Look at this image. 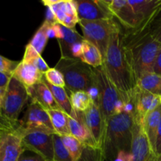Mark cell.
Wrapping results in <instances>:
<instances>
[{
	"mask_svg": "<svg viewBox=\"0 0 161 161\" xmlns=\"http://www.w3.org/2000/svg\"><path fill=\"white\" fill-rule=\"evenodd\" d=\"M75 4L80 20H97L114 18L103 0H77Z\"/></svg>",
	"mask_w": 161,
	"mask_h": 161,
	"instance_id": "16",
	"label": "cell"
},
{
	"mask_svg": "<svg viewBox=\"0 0 161 161\" xmlns=\"http://www.w3.org/2000/svg\"><path fill=\"white\" fill-rule=\"evenodd\" d=\"M160 103H161V96H160Z\"/></svg>",
	"mask_w": 161,
	"mask_h": 161,
	"instance_id": "42",
	"label": "cell"
},
{
	"mask_svg": "<svg viewBox=\"0 0 161 161\" xmlns=\"http://www.w3.org/2000/svg\"><path fill=\"white\" fill-rule=\"evenodd\" d=\"M153 72L157 74V75H161V48L157 54V58H156L155 64L153 67Z\"/></svg>",
	"mask_w": 161,
	"mask_h": 161,
	"instance_id": "40",
	"label": "cell"
},
{
	"mask_svg": "<svg viewBox=\"0 0 161 161\" xmlns=\"http://www.w3.org/2000/svg\"><path fill=\"white\" fill-rule=\"evenodd\" d=\"M49 24L50 22L46 20H44L39 29L36 31L31 41L28 42V44L32 47V48L40 55L43 52L49 39L47 36V28H48Z\"/></svg>",
	"mask_w": 161,
	"mask_h": 161,
	"instance_id": "28",
	"label": "cell"
},
{
	"mask_svg": "<svg viewBox=\"0 0 161 161\" xmlns=\"http://www.w3.org/2000/svg\"><path fill=\"white\" fill-rule=\"evenodd\" d=\"M52 161H55V160H52Z\"/></svg>",
	"mask_w": 161,
	"mask_h": 161,
	"instance_id": "43",
	"label": "cell"
},
{
	"mask_svg": "<svg viewBox=\"0 0 161 161\" xmlns=\"http://www.w3.org/2000/svg\"><path fill=\"white\" fill-rule=\"evenodd\" d=\"M76 113L77 117L80 118L87 127L96 144L102 149L106 129L99 107L94 103L86 111Z\"/></svg>",
	"mask_w": 161,
	"mask_h": 161,
	"instance_id": "15",
	"label": "cell"
},
{
	"mask_svg": "<svg viewBox=\"0 0 161 161\" xmlns=\"http://www.w3.org/2000/svg\"><path fill=\"white\" fill-rule=\"evenodd\" d=\"M161 119V105L146 116L143 121V127L147 136L150 147L156 155V142L157 131ZM157 157V156H156Z\"/></svg>",
	"mask_w": 161,
	"mask_h": 161,
	"instance_id": "20",
	"label": "cell"
},
{
	"mask_svg": "<svg viewBox=\"0 0 161 161\" xmlns=\"http://www.w3.org/2000/svg\"><path fill=\"white\" fill-rule=\"evenodd\" d=\"M44 78L53 86L65 88L66 85L64 75L56 68H50V69L44 73Z\"/></svg>",
	"mask_w": 161,
	"mask_h": 161,
	"instance_id": "32",
	"label": "cell"
},
{
	"mask_svg": "<svg viewBox=\"0 0 161 161\" xmlns=\"http://www.w3.org/2000/svg\"><path fill=\"white\" fill-rule=\"evenodd\" d=\"M134 124L133 113H122L108 119L102 146L106 160L113 161L120 151L130 153Z\"/></svg>",
	"mask_w": 161,
	"mask_h": 161,
	"instance_id": "3",
	"label": "cell"
},
{
	"mask_svg": "<svg viewBox=\"0 0 161 161\" xmlns=\"http://www.w3.org/2000/svg\"><path fill=\"white\" fill-rule=\"evenodd\" d=\"M138 20L136 29L150 28L161 13V0H128Z\"/></svg>",
	"mask_w": 161,
	"mask_h": 161,
	"instance_id": "12",
	"label": "cell"
},
{
	"mask_svg": "<svg viewBox=\"0 0 161 161\" xmlns=\"http://www.w3.org/2000/svg\"><path fill=\"white\" fill-rule=\"evenodd\" d=\"M27 90L31 101L37 102L46 110L61 109L55 102L51 91H50L43 80L40 83Z\"/></svg>",
	"mask_w": 161,
	"mask_h": 161,
	"instance_id": "19",
	"label": "cell"
},
{
	"mask_svg": "<svg viewBox=\"0 0 161 161\" xmlns=\"http://www.w3.org/2000/svg\"><path fill=\"white\" fill-rule=\"evenodd\" d=\"M53 142L55 161H73L67 149L63 144L60 135L53 134Z\"/></svg>",
	"mask_w": 161,
	"mask_h": 161,
	"instance_id": "30",
	"label": "cell"
},
{
	"mask_svg": "<svg viewBox=\"0 0 161 161\" xmlns=\"http://www.w3.org/2000/svg\"><path fill=\"white\" fill-rule=\"evenodd\" d=\"M83 36H81L75 29L65 28L63 26V36L59 39L60 49L62 58H72L71 55V48L76 42H82L83 40Z\"/></svg>",
	"mask_w": 161,
	"mask_h": 161,
	"instance_id": "24",
	"label": "cell"
},
{
	"mask_svg": "<svg viewBox=\"0 0 161 161\" xmlns=\"http://www.w3.org/2000/svg\"><path fill=\"white\" fill-rule=\"evenodd\" d=\"M30 63H31L32 64H34L35 67H36L38 70L40 71V72L43 74L45 73L46 72H47L49 69H50L49 66L47 65V64L46 63V61H44L43 58L41 57V55H39V56H38L37 58H35V59Z\"/></svg>",
	"mask_w": 161,
	"mask_h": 161,
	"instance_id": "35",
	"label": "cell"
},
{
	"mask_svg": "<svg viewBox=\"0 0 161 161\" xmlns=\"http://www.w3.org/2000/svg\"><path fill=\"white\" fill-rule=\"evenodd\" d=\"M28 99L29 94L27 88L12 76L5 90L2 114L10 120L18 121L19 116Z\"/></svg>",
	"mask_w": 161,
	"mask_h": 161,
	"instance_id": "8",
	"label": "cell"
},
{
	"mask_svg": "<svg viewBox=\"0 0 161 161\" xmlns=\"http://www.w3.org/2000/svg\"><path fill=\"white\" fill-rule=\"evenodd\" d=\"M18 161H46L40 156L37 155L36 153H33V155H25V152L20 156Z\"/></svg>",
	"mask_w": 161,
	"mask_h": 161,
	"instance_id": "37",
	"label": "cell"
},
{
	"mask_svg": "<svg viewBox=\"0 0 161 161\" xmlns=\"http://www.w3.org/2000/svg\"><path fill=\"white\" fill-rule=\"evenodd\" d=\"M156 156L159 161H161V119L157 131V142H156Z\"/></svg>",
	"mask_w": 161,
	"mask_h": 161,
	"instance_id": "36",
	"label": "cell"
},
{
	"mask_svg": "<svg viewBox=\"0 0 161 161\" xmlns=\"http://www.w3.org/2000/svg\"><path fill=\"white\" fill-rule=\"evenodd\" d=\"M130 155V161H159L151 149L143 124L135 120L133 128Z\"/></svg>",
	"mask_w": 161,
	"mask_h": 161,
	"instance_id": "14",
	"label": "cell"
},
{
	"mask_svg": "<svg viewBox=\"0 0 161 161\" xmlns=\"http://www.w3.org/2000/svg\"><path fill=\"white\" fill-rule=\"evenodd\" d=\"M12 76L17 79L27 89L40 83L44 78V74L38 70L34 64L20 61L14 70Z\"/></svg>",
	"mask_w": 161,
	"mask_h": 161,
	"instance_id": "18",
	"label": "cell"
},
{
	"mask_svg": "<svg viewBox=\"0 0 161 161\" xmlns=\"http://www.w3.org/2000/svg\"><path fill=\"white\" fill-rule=\"evenodd\" d=\"M42 3L50 8L58 24L74 29L80 22L75 1L73 0H42Z\"/></svg>",
	"mask_w": 161,
	"mask_h": 161,
	"instance_id": "11",
	"label": "cell"
},
{
	"mask_svg": "<svg viewBox=\"0 0 161 161\" xmlns=\"http://www.w3.org/2000/svg\"><path fill=\"white\" fill-rule=\"evenodd\" d=\"M44 82L48 86L50 91H51L52 94L53 96L55 102L58 104L59 108L61 110L64 112L67 115H69L70 117L73 118V119H77V113L74 111L73 108L72 106V104L70 102V97L68 95L67 91H65V88L58 87V86H53V85L50 84L45 78L43 79Z\"/></svg>",
	"mask_w": 161,
	"mask_h": 161,
	"instance_id": "22",
	"label": "cell"
},
{
	"mask_svg": "<svg viewBox=\"0 0 161 161\" xmlns=\"http://www.w3.org/2000/svg\"><path fill=\"white\" fill-rule=\"evenodd\" d=\"M80 28L85 40L94 44L105 56L110 38L113 34L121 31V28L115 18L108 20H80Z\"/></svg>",
	"mask_w": 161,
	"mask_h": 161,
	"instance_id": "7",
	"label": "cell"
},
{
	"mask_svg": "<svg viewBox=\"0 0 161 161\" xmlns=\"http://www.w3.org/2000/svg\"><path fill=\"white\" fill-rule=\"evenodd\" d=\"M25 128L20 121H13L0 114V161H18L25 152Z\"/></svg>",
	"mask_w": 161,
	"mask_h": 161,
	"instance_id": "6",
	"label": "cell"
},
{
	"mask_svg": "<svg viewBox=\"0 0 161 161\" xmlns=\"http://www.w3.org/2000/svg\"><path fill=\"white\" fill-rule=\"evenodd\" d=\"M61 141L67 149L73 161H78L81 157L85 146L71 135L61 136Z\"/></svg>",
	"mask_w": 161,
	"mask_h": 161,
	"instance_id": "29",
	"label": "cell"
},
{
	"mask_svg": "<svg viewBox=\"0 0 161 161\" xmlns=\"http://www.w3.org/2000/svg\"><path fill=\"white\" fill-rule=\"evenodd\" d=\"M105 153L102 148L85 146L81 157L78 161H104Z\"/></svg>",
	"mask_w": 161,
	"mask_h": 161,
	"instance_id": "31",
	"label": "cell"
},
{
	"mask_svg": "<svg viewBox=\"0 0 161 161\" xmlns=\"http://www.w3.org/2000/svg\"><path fill=\"white\" fill-rule=\"evenodd\" d=\"M107 6L113 14L114 18L127 30L136 29L138 20L128 0H112L105 1Z\"/></svg>",
	"mask_w": 161,
	"mask_h": 161,
	"instance_id": "17",
	"label": "cell"
},
{
	"mask_svg": "<svg viewBox=\"0 0 161 161\" xmlns=\"http://www.w3.org/2000/svg\"><path fill=\"white\" fill-rule=\"evenodd\" d=\"M27 131H43L55 134L50 116L47 110L40 105L31 101L23 119L20 121Z\"/></svg>",
	"mask_w": 161,
	"mask_h": 161,
	"instance_id": "10",
	"label": "cell"
},
{
	"mask_svg": "<svg viewBox=\"0 0 161 161\" xmlns=\"http://www.w3.org/2000/svg\"><path fill=\"white\" fill-rule=\"evenodd\" d=\"M69 127L70 135L78 139L84 146L99 147L94 142L87 127L80 118L73 119L69 116Z\"/></svg>",
	"mask_w": 161,
	"mask_h": 161,
	"instance_id": "21",
	"label": "cell"
},
{
	"mask_svg": "<svg viewBox=\"0 0 161 161\" xmlns=\"http://www.w3.org/2000/svg\"><path fill=\"white\" fill-rule=\"evenodd\" d=\"M149 28L128 30L123 33L126 59L136 84L143 75L153 72L156 58L161 48V43L152 36Z\"/></svg>",
	"mask_w": 161,
	"mask_h": 161,
	"instance_id": "1",
	"label": "cell"
},
{
	"mask_svg": "<svg viewBox=\"0 0 161 161\" xmlns=\"http://www.w3.org/2000/svg\"><path fill=\"white\" fill-rule=\"evenodd\" d=\"M55 68L64 75L65 87L69 92L86 91L91 94L94 103H97V88L94 68L77 58L62 57Z\"/></svg>",
	"mask_w": 161,
	"mask_h": 161,
	"instance_id": "4",
	"label": "cell"
},
{
	"mask_svg": "<svg viewBox=\"0 0 161 161\" xmlns=\"http://www.w3.org/2000/svg\"><path fill=\"white\" fill-rule=\"evenodd\" d=\"M5 94V90L0 89V114H2V108H3V101Z\"/></svg>",
	"mask_w": 161,
	"mask_h": 161,
	"instance_id": "41",
	"label": "cell"
},
{
	"mask_svg": "<svg viewBox=\"0 0 161 161\" xmlns=\"http://www.w3.org/2000/svg\"><path fill=\"white\" fill-rule=\"evenodd\" d=\"M130 159H131L130 153L125 152V151H120V152H119V153L117 154V156H116V158L114 159L113 161H130Z\"/></svg>",
	"mask_w": 161,
	"mask_h": 161,
	"instance_id": "39",
	"label": "cell"
},
{
	"mask_svg": "<svg viewBox=\"0 0 161 161\" xmlns=\"http://www.w3.org/2000/svg\"><path fill=\"white\" fill-rule=\"evenodd\" d=\"M132 105L134 119L136 122L143 124L146 116L161 105L160 97L137 86L132 97Z\"/></svg>",
	"mask_w": 161,
	"mask_h": 161,
	"instance_id": "13",
	"label": "cell"
},
{
	"mask_svg": "<svg viewBox=\"0 0 161 161\" xmlns=\"http://www.w3.org/2000/svg\"><path fill=\"white\" fill-rule=\"evenodd\" d=\"M103 66L110 80L120 94L125 105L132 104L137 84L126 59L122 31L115 33L110 38L104 57Z\"/></svg>",
	"mask_w": 161,
	"mask_h": 161,
	"instance_id": "2",
	"label": "cell"
},
{
	"mask_svg": "<svg viewBox=\"0 0 161 161\" xmlns=\"http://www.w3.org/2000/svg\"><path fill=\"white\" fill-rule=\"evenodd\" d=\"M137 86L157 96H161V75L154 72L147 73L140 77Z\"/></svg>",
	"mask_w": 161,
	"mask_h": 161,
	"instance_id": "27",
	"label": "cell"
},
{
	"mask_svg": "<svg viewBox=\"0 0 161 161\" xmlns=\"http://www.w3.org/2000/svg\"><path fill=\"white\" fill-rule=\"evenodd\" d=\"M53 135L43 131H27L25 130L24 149L40 156L46 161L54 160Z\"/></svg>",
	"mask_w": 161,
	"mask_h": 161,
	"instance_id": "9",
	"label": "cell"
},
{
	"mask_svg": "<svg viewBox=\"0 0 161 161\" xmlns=\"http://www.w3.org/2000/svg\"><path fill=\"white\" fill-rule=\"evenodd\" d=\"M95 83L97 88V102L96 105L102 113L105 129L112 116L125 111V104L120 94L107 75L104 66L94 68Z\"/></svg>",
	"mask_w": 161,
	"mask_h": 161,
	"instance_id": "5",
	"label": "cell"
},
{
	"mask_svg": "<svg viewBox=\"0 0 161 161\" xmlns=\"http://www.w3.org/2000/svg\"><path fill=\"white\" fill-rule=\"evenodd\" d=\"M47 111L50 116L55 134L60 136L70 135L69 127V115L66 114L61 109H48Z\"/></svg>",
	"mask_w": 161,
	"mask_h": 161,
	"instance_id": "25",
	"label": "cell"
},
{
	"mask_svg": "<svg viewBox=\"0 0 161 161\" xmlns=\"http://www.w3.org/2000/svg\"><path fill=\"white\" fill-rule=\"evenodd\" d=\"M70 102L75 113H83L94 104L91 94L86 91H78L70 93Z\"/></svg>",
	"mask_w": 161,
	"mask_h": 161,
	"instance_id": "26",
	"label": "cell"
},
{
	"mask_svg": "<svg viewBox=\"0 0 161 161\" xmlns=\"http://www.w3.org/2000/svg\"><path fill=\"white\" fill-rule=\"evenodd\" d=\"M80 61L92 68L103 65L104 58L100 50L91 42L83 39L82 42V54Z\"/></svg>",
	"mask_w": 161,
	"mask_h": 161,
	"instance_id": "23",
	"label": "cell"
},
{
	"mask_svg": "<svg viewBox=\"0 0 161 161\" xmlns=\"http://www.w3.org/2000/svg\"><path fill=\"white\" fill-rule=\"evenodd\" d=\"M11 77L12 76H10V75H6V74L3 73V72H0V89H6Z\"/></svg>",
	"mask_w": 161,
	"mask_h": 161,
	"instance_id": "38",
	"label": "cell"
},
{
	"mask_svg": "<svg viewBox=\"0 0 161 161\" xmlns=\"http://www.w3.org/2000/svg\"><path fill=\"white\" fill-rule=\"evenodd\" d=\"M149 29H150L152 36L161 43V17L157 20L156 19L155 21L150 26Z\"/></svg>",
	"mask_w": 161,
	"mask_h": 161,
	"instance_id": "34",
	"label": "cell"
},
{
	"mask_svg": "<svg viewBox=\"0 0 161 161\" xmlns=\"http://www.w3.org/2000/svg\"><path fill=\"white\" fill-rule=\"evenodd\" d=\"M20 61H12L6 57L0 55V72L12 76L14 70L18 65Z\"/></svg>",
	"mask_w": 161,
	"mask_h": 161,
	"instance_id": "33",
	"label": "cell"
}]
</instances>
